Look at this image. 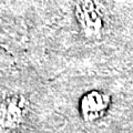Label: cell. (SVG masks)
<instances>
[{"instance_id": "1", "label": "cell", "mask_w": 133, "mask_h": 133, "mask_svg": "<svg viewBox=\"0 0 133 133\" xmlns=\"http://www.w3.org/2000/svg\"><path fill=\"white\" fill-rule=\"evenodd\" d=\"M29 103L22 94H12L0 102V128L12 130L23 122Z\"/></svg>"}, {"instance_id": "2", "label": "cell", "mask_w": 133, "mask_h": 133, "mask_svg": "<svg viewBox=\"0 0 133 133\" xmlns=\"http://www.w3.org/2000/svg\"><path fill=\"white\" fill-rule=\"evenodd\" d=\"M110 105V97L101 91L85 93L80 102V112L85 122H93L105 114Z\"/></svg>"}, {"instance_id": "3", "label": "cell", "mask_w": 133, "mask_h": 133, "mask_svg": "<svg viewBox=\"0 0 133 133\" xmlns=\"http://www.w3.org/2000/svg\"><path fill=\"white\" fill-rule=\"evenodd\" d=\"M76 17L88 36H97L102 29V20L93 0H78Z\"/></svg>"}]
</instances>
